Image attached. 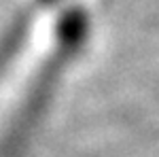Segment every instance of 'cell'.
Here are the masks:
<instances>
[{
    "mask_svg": "<svg viewBox=\"0 0 159 157\" xmlns=\"http://www.w3.org/2000/svg\"><path fill=\"white\" fill-rule=\"evenodd\" d=\"M89 32V21L87 15L81 9H68L61 15L60 24H57V40L61 45V51H79L87 38Z\"/></svg>",
    "mask_w": 159,
    "mask_h": 157,
    "instance_id": "1",
    "label": "cell"
},
{
    "mask_svg": "<svg viewBox=\"0 0 159 157\" xmlns=\"http://www.w3.org/2000/svg\"><path fill=\"white\" fill-rule=\"evenodd\" d=\"M45 2H55V0H45Z\"/></svg>",
    "mask_w": 159,
    "mask_h": 157,
    "instance_id": "2",
    "label": "cell"
}]
</instances>
